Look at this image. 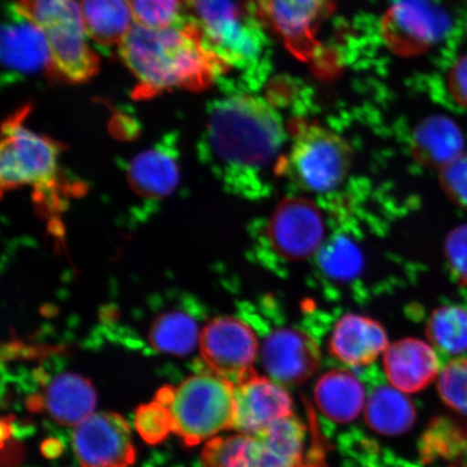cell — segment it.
Segmentation results:
<instances>
[{"label":"cell","instance_id":"1","mask_svg":"<svg viewBox=\"0 0 467 467\" xmlns=\"http://www.w3.org/2000/svg\"><path fill=\"white\" fill-rule=\"evenodd\" d=\"M282 117L260 97L229 96L208 105L197 156L234 191L270 163L284 144Z\"/></svg>","mask_w":467,"mask_h":467},{"label":"cell","instance_id":"2","mask_svg":"<svg viewBox=\"0 0 467 467\" xmlns=\"http://www.w3.org/2000/svg\"><path fill=\"white\" fill-rule=\"evenodd\" d=\"M119 52L137 78L132 95L138 100L174 89L202 91L231 72L202 45L200 28L184 14L163 28L134 23Z\"/></svg>","mask_w":467,"mask_h":467},{"label":"cell","instance_id":"3","mask_svg":"<svg viewBox=\"0 0 467 467\" xmlns=\"http://www.w3.org/2000/svg\"><path fill=\"white\" fill-rule=\"evenodd\" d=\"M156 400L169 409L173 433L190 447L233 430L235 385L213 371L190 377L177 388L161 389Z\"/></svg>","mask_w":467,"mask_h":467},{"label":"cell","instance_id":"4","mask_svg":"<svg viewBox=\"0 0 467 467\" xmlns=\"http://www.w3.org/2000/svg\"><path fill=\"white\" fill-rule=\"evenodd\" d=\"M183 14L200 28L206 49L227 67L249 72L265 52L262 23L236 0H182Z\"/></svg>","mask_w":467,"mask_h":467},{"label":"cell","instance_id":"5","mask_svg":"<svg viewBox=\"0 0 467 467\" xmlns=\"http://www.w3.org/2000/svg\"><path fill=\"white\" fill-rule=\"evenodd\" d=\"M29 109L26 105L4 121L0 182L4 192L28 185L48 196L57 185L62 146L25 126Z\"/></svg>","mask_w":467,"mask_h":467},{"label":"cell","instance_id":"6","mask_svg":"<svg viewBox=\"0 0 467 467\" xmlns=\"http://www.w3.org/2000/svg\"><path fill=\"white\" fill-rule=\"evenodd\" d=\"M288 168L302 189L326 192L337 188L348 177L354 153L349 144L326 128L295 121Z\"/></svg>","mask_w":467,"mask_h":467},{"label":"cell","instance_id":"7","mask_svg":"<svg viewBox=\"0 0 467 467\" xmlns=\"http://www.w3.org/2000/svg\"><path fill=\"white\" fill-rule=\"evenodd\" d=\"M251 8L292 55L309 62L318 54L317 33L334 11L335 0H251Z\"/></svg>","mask_w":467,"mask_h":467},{"label":"cell","instance_id":"8","mask_svg":"<svg viewBox=\"0 0 467 467\" xmlns=\"http://www.w3.org/2000/svg\"><path fill=\"white\" fill-rule=\"evenodd\" d=\"M451 16L434 0H395L381 22V35L400 57L423 54L451 32Z\"/></svg>","mask_w":467,"mask_h":467},{"label":"cell","instance_id":"9","mask_svg":"<svg viewBox=\"0 0 467 467\" xmlns=\"http://www.w3.org/2000/svg\"><path fill=\"white\" fill-rule=\"evenodd\" d=\"M259 344L244 320L220 317L209 320L201 332L200 350L209 369L234 385L256 373L254 364Z\"/></svg>","mask_w":467,"mask_h":467},{"label":"cell","instance_id":"10","mask_svg":"<svg viewBox=\"0 0 467 467\" xmlns=\"http://www.w3.org/2000/svg\"><path fill=\"white\" fill-rule=\"evenodd\" d=\"M72 443L81 467H130L136 460L130 426L113 412L93 413L75 426Z\"/></svg>","mask_w":467,"mask_h":467},{"label":"cell","instance_id":"11","mask_svg":"<svg viewBox=\"0 0 467 467\" xmlns=\"http://www.w3.org/2000/svg\"><path fill=\"white\" fill-rule=\"evenodd\" d=\"M267 236L273 249L282 258L306 260L317 253L324 241L323 214L307 198H285L268 222Z\"/></svg>","mask_w":467,"mask_h":467},{"label":"cell","instance_id":"12","mask_svg":"<svg viewBox=\"0 0 467 467\" xmlns=\"http://www.w3.org/2000/svg\"><path fill=\"white\" fill-rule=\"evenodd\" d=\"M3 84L16 81L50 68L48 39L42 28L22 13L16 4L5 8L2 27Z\"/></svg>","mask_w":467,"mask_h":467},{"label":"cell","instance_id":"13","mask_svg":"<svg viewBox=\"0 0 467 467\" xmlns=\"http://www.w3.org/2000/svg\"><path fill=\"white\" fill-rule=\"evenodd\" d=\"M178 141L177 133H168L128 163V184L144 209L156 208L177 191L181 181Z\"/></svg>","mask_w":467,"mask_h":467},{"label":"cell","instance_id":"14","mask_svg":"<svg viewBox=\"0 0 467 467\" xmlns=\"http://www.w3.org/2000/svg\"><path fill=\"white\" fill-rule=\"evenodd\" d=\"M42 29L50 49L49 78L83 84L98 73L100 58L88 44L83 16L66 17Z\"/></svg>","mask_w":467,"mask_h":467},{"label":"cell","instance_id":"15","mask_svg":"<svg viewBox=\"0 0 467 467\" xmlns=\"http://www.w3.org/2000/svg\"><path fill=\"white\" fill-rule=\"evenodd\" d=\"M287 390L272 379L254 373L235 385V417L233 430L255 435L280 419L294 414Z\"/></svg>","mask_w":467,"mask_h":467},{"label":"cell","instance_id":"16","mask_svg":"<svg viewBox=\"0 0 467 467\" xmlns=\"http://www.w3.org/2000/svg\"><path fill=\"white\" fill-rule=\"evenodd\" d=\"M263 365L270 376L285 384H301L317 372L320 363L318 344L306 332L277 329L262 346Z\"/></svg>","mask_w":467,"mask_h":467},{"label":"cell","instance_id":"17","mask_svg":"<svg viewBox=\"0 0 467 467\" xmlns=\"http://www.w3.org/2000/svg\"><path fill=\"white\" fill-rule=\"evenodd\" d=\"M307 431L292 414L278 420L255 435H247L248 467H302Z\"/></svg>","mask_w":467,"mask_h":467},{"label":"cell","instance_id":"18","mask_svg":"<svg viewBox=\"0 0 467 467\" xmlns=\"http://www.w3.org/2000/svg\"><path fill=\"white\" fill-rule=\"evenodd\" d=\"M389 348L387 331L379 321L348 314L337 321L329 340V352L342 363L364 367L375 363Z\"/></svg>","mask_w":467,"mask_h":467},{"label":"cell","instance_id":"19","mask_svg":"<svg viewBox=\"0 0 467 467\" xmlns=\"http://www.w3.org/2000/svg\"><path fill=\"white\" fill-rule=\"evenodd\" d=\"M200 301L196 297L174 295L172 307H168L151 321L149 331L150 346L159 352L174 356L189 355L200 346L201 332L197 315Z\"/></svg>","mask_w":467,"mask_h":467},{"label":"cell","instance_id":"20","mask_svg":"<svg viewBox=\"0 0 467 467\" xmlns=\"http://www.w3.org/2000/svg\"><path fill=\"white\" fill-rule=\"evenodd\" d=\"M383 363L390 384L404 393H417L429 387L440 371L435 350L413 337L390 344L384 352Z\"/></svg>","mask_w":467,"mask_h":467},{"label":"cell","instance_id":"21","mask_svg":"<svg viewBox=\"0 0 467 467\" xmlns=\"http://www.w3.org/2000/svg\"><path fill=\"white\" fill-rule=\"evenodd\" d=\"M411 150L423 166L442 169L464 153L463 134L448 117L430 116L414 130Z\"/></svg>","mask_w":467,"mask_h":467},{"label":"cell","instance_id":"22","mask_svg":"<svg viewBox=\"0 0 467 467\" xmlns=\"http://www.w3.org/2000/svg\"><path fill=\"white\" fill-rule=\"evenodd\" d=\"M43 404L57 423L75 428L95 411L96 390L87 379L62 373L46 388Z\"/></svg>","mask_w":467,"mask_h":467},{"label":"cell","instance_id":"23","mask_svg":"<svg viewBox=\"0 0 467 467\" xmlns=\"http://www.w3.org/2000/svg\"><path fill=\"white\" fill-rule=\"evenodd\" d=\"M314 396L319 410L337 423L352 422L366 404L363 383L347 370L326 373L317 384Z\"/></svg>","mask_w":467,"mask_h":467},{"label":"cell","instance_id":"24","mask_svg":"<svg viewBox=\"0 0 467 467\" xmlns=\"http://www.w3.org/2000/svg\"><path fill=\"white\" fill-rule=\"evenodd\" d=\"M87 36L103 48L119 46L134 26L130 0H79Z\"/></svg>","mask_w":467,"mask_h":467},{"label":"cell","instance_id":"25","mask_svg":"<svg viewBox=\"0 0 467 467\" xmlns=\"http://www.w3.org/2000/svg\"><path fill=\"white\" fill-rule=\"evenodd\" d=\"M365 419L376 433L394 436L406 433L416 422L413 402L400 390L378 388L366 402Z\"/></svg>","mask_w":467,"mask_h":467},{"label":"cell","instance_id":"26","mask_svg":"<svg viewBox=\"0 0 467 467\" xmlns=\"http://www.w3.org/2000/svg\"><path fill=\"white\" fill-rule=\"evenodd\" d=\"M426 336L443 354H461L467 350V311L460 306L435 309L426 324Z\"/></svg>","mask_w":467,"mask_h":467},{"label":"cell","instance_id":"27","mask_svg":"<svg viewBox=\"0 0 467 467\" xmlns=\"http://www.w3.org/2000/svg\"><path fill=\"white\" fill-rule=\"evenodd\" d=\"M437 387L446 405L467 414V358L449 361L442 368Z\"/></svg>","mask_w":467,"mask_h":467},{"label":"cell","instance_id":"28","mask_svg":"<svg viewBox=\"0 0 467 467\" xmlns=\"http://www.w3.org/2000/svg\"><path fill=\"white\" fill-rule=\"evenodd\" d=\"M137 25L163 28L173 25L183 14L182 0H130Z\"/></svg>","mask_w":467,"mask_h":467},{"label":"cell","instance_id":"29","mask_svg":"<svg viewBox=\"0 0 467 467\" xmlns=\"http://www.w3.org/2000/svg\"><path fill=\"white\" fill-rule=\"evenodd\" d=\"M134 424L139 434L149 443H159L173 433V421L169 409L159 400L138 409Z\"/></svg>","mask_w":467,"mask_h":467},{"label":"cell","instance_id":"30","mask_svg":"<svg viewBox=\"0 0 467 467\" xmlns=\"http://www.w3.org/2000/svg\"><path fill=\"white\" fill-rule=\"evenodd\" d=\"M16 5L40 28L81 15L79 0H17Z\"/></svg>","mask_w":467,"mask_h":467},{"label":"cell","instance_id":"31","mask_svg":"<svg viewBox=\"0 0 467 467\" xmlns=\"http://www.w3.org/2000/svg\"><path fill=\"white\" fill-rule=\"evenodd\" d=\"M441 184L452 202L467 208V153L441 169Z\"/></svg>","mask_w":467,"mask_h":467},{"label":"cell","instance_id":"32","mask_svg":"<svg viewBox=\"0 0 467 467\" xmlns=\"http://www.w3.org/2000/svg\"><path fill=\"white\" fill-rule=\"evenodd\" d=\"M445 251L455 277L461 284L467 285V224L449 234Z\"/></svg>","mask_w":467,"mask_h":467},{"label":"cell","instance_id":"33","mask_svg":"<svg viewBox=\"0 0 467 467\" xmlns=\"http://www.w3.org/2000/svg\"><path fill=\"white\" fill-rule=\"evenodd\" d=\"M325 265L328 271L336 275H348V273L354 272L358 258L355 251L348 248V244H337L330 250V254L325 256Z\"/></svg>","mask_w":467,"mask_h":467},{"label":"cell","instance_id":"34","mask_svg":"<svg viewBox=\"0 0 467 467\" xmlns=\"http://www.w3.org/2000/svg\"><path fill=\"white\" fill-rule=\"evenodd\" d=\"M448 87L454 101L467 109V55L454 63L448 76Z\"/></svg>","mask_w":467,"mask_h":467}]
</instances>
